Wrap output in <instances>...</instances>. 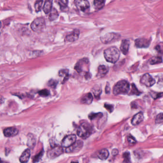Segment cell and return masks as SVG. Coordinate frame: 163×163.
Listing matches in <instances>:
<instances>
[{
  "instance_id": "obj_1",
  "label": "cell",
  "mask_w": 163,
  "mask_h": 163,
  "mask_svg": "<svg viewBox=\"0 0 163 163\" xmlns=\"http://www.w3.org/2000/svg\"><path fill=\"white\" fill-rule=\"evenodd\" d=\"M104 55L107 61L114 64L119 60L120 52L116 47H111L105 50Z\"/></svg>"
},
{
  "instance_id": "obj_2",
  "label": "cell",
  "mask_w": 163,
  "mask_h": 163,
  "mask_svg": "<svg viewBox=\"0 0 163 163\" xmlns=\"http://www.w3.org/2000/svg\"><path fill=\"white\" fill-rule=\"evenodd\" d=\"M130 89V84L124 80L118 82L114 87L113 93L115 95H125L128 93Z\"/></svg>"
},
{
  "instance_id": "obj_3",
  "label": "cell",
  "mask_w": 163,
  "mask_h": 163,
  "mask_svg": "<svg viewBox=\"0 0 163 163\" xmlns=\"http://www.w3.org/2000/svg\"><path fill=\"white\" fill-rule=\"evenodd\" d=\"M92 127L90 124L87 123H83L77 129V135L82 139H86L92 134Z\"/></svg>"
},
{
  "instance_id": "obj_4",
  "label": "cell",
  "mask_w": 163,
  "mask_h": 163,
  "mask_svg": "<svg viewBox=\"0 0 163 163\" xmlns=\"http://www.w3.org/2000/svg\"><path fill=\"white\" fill-rule=\"evenodd\" d=\"M46 26L44 19L42 18H38L35 19L31 24V29L33 32H41Z\"/></svg>"
},
{
  "instance_id": "obj_5",
  "label": "cell",
  "mask_w": 163,
  "mask_h": 163,
  "mask_svg": "<svg viewBox=\"0 0 163 163\" xmlns=\"http://www.w3.org/2000/svg\"><path fill=\"white\" fill-rule=\"evenodd\" d=\"M74 4L79 11L86 12L89 9L90 4L87 0H74Z\"/></svg>"
},
{
  "instance_id": "obj_6",
  "label": "cell",
  "mask_w": 163,
  "mask_h": 163,
  "mask_svg": "<svg viewBox=\"0 0 163 163\" xmlns=\"http://www.w3.org/2000/svg\"><path fill=\"white\" fill-rule=\"evenodd\" d=\"M64 150L61 146H55L48 153V157L53 159L63 154Z\"/></svg>"
},
{
  "instance_id": "obj_7",
  "label": "cell",
  "mask_w": 163,
  "mask_h": 163,
  "mask_svg": "<svg viewBox=\"0 0 163 163\" xmlns=\"http://www.w3.org/2000/svg\"><path fill=\"white\" fill-rule=\"evenodd\" d=\"M76 141V135H70L65 136L62 141V146L63 147L68 148L72 146Z\"/></svg>"
},
{
  "instance_id": "obj_8",
  "label": "cell",
  "mask_w": 163,
  "mask_h": 163,
  "mask_svg": "<svg viewBox=\"0 0 163 163\" xmlns=\"http://www.w3.org/2000/svg\"><path fill=\"white\" fill-rule=\"evenodd\" d=\"M83 143L82 141L78 140L74 143L72 146L66 148L65 152L68 153L78 152L83 147Z\"/></svg>"
},
{
  "instance_id": "obj_9",
  "label": "cell",
  "mask_w": 163,
  "mask_h": 163,
  "mask_svg": "<svg viewBox=\"0 0 163 163\" xmlns=\"http://www.w3.org/2000/svg\"><path fill=\"white\" fill-rule=\"evenodd\" d=\"M141 83L147 87H151L155 83V81L149 74L143 75L141 79Z\"/></svg>"
},
{
  "instance_id": "obj_10",
  "label": "cell",
  "mask_w": 163,
  "mask_h": 163,
  "mask_svg": "<svg viewBox=\"0 0 163 163\" xmlns=\"http://www.w3.org/2000/svg\"><path fill=\"white\" fill-rule=\"evenodd\" d=\"M120 35L118 34L114 33H109L101 37V41L104 44L111 43L114 40H117L119 38Z\"/></svg>"
},
{
  "instance_id": "obj_11",
  "label": "cell",
  "mask_w": 163,
  "mask_h": 163,
  "mask_svg": "<svg viewBox=\"0 0 163 163\" xmlns=\"http://www.w3.org/2000/svg\"><path fill=\"white\" fill-rule=\"evenodd\" d=\"M151 40L145 38H139L135 41V45L138 48H147L150 44Z\"/></svg>"
},
{
  "instance_id": "obj_12",
  "label": "cell",
  "mask_w": 163,
  "mask_h": 163,
  "mask_svg": "<svg viewBox=\"0 0 163 163\" xmlns=\"http://www.w3.org/2000/svg\"><path fill=\"white\" fill-rule=\"evenodd\" d=\"M18 130L15 127H8L3 131L4 136L7 137H11L15 136L18 134Z\"/></svg>"
},
{
  "instance_id": "obj_13",
  "label": "cell",
  "mask_w": 163,
  "mask_h": 163,
  "mask_svg": "<svg viewBox=\"0 0 163 163\" xmlns=\"http://www.w3.org/2000/svg\"><path fill=\"white\" fill-rule=\"evenodd\" d=\"M80 32L79 30L75 29L73 32L66 36L65 40L69 42H74L78 40Z\"/></svg>"
},
{
  "instance_id": "obj_14",
  "label": "cell",
  "mask_w": 163,
  "mask_h": 163,
  "mask_svg": "<svg viewBox=\"0 0 163 163\" xmlns=\"http://www.w3.org/2000/svg\"><path fill=\"white\" fill-rule=\"evenodd\" d=\"M143 119L144 117L143 113L142 112L138 113L132 118V124L134 126H137L143 120Z\"/></svg>"
},
{
  "instance_id": "obj_15",
  "label": "cell",
  "mask_w": 163,
  "mask_h": 163,
  "mask_svg": "<svg viewBox=\"0 0 163 163\" xmlns=\"http://www.w3.org/2000/svg\"><path fill=\"white\" fill-rule=\"evenodd\" d=\"M31 155V152L29 149L25 150L19 158L20 162L21 163H27L29 160Z\"/></svg>"
},
{
  "instance_id": "obj_16",
  "label": "cell",
  "mask_w": 163,
  "mask_h": 163,
  "mask_svg": "<svg viewBox=\"0 0 163 163\" xmlns=\"http://www.w3.org/2000/svg\"><path fill=\"white\" fill-rule=\"evenodd\" d=\"M130 47V41L128 40H124L123 41L121 46V51L124 55H126L128 52L129 49Z\"/></svg>"
},
{
  "instance_id": "obj_17",
  "label": "cell",
  "mask_w": 163,
  "mask_h": 163,
  "mask_svg": "<svg viewBox=\"0 0 163 163\" xmlns=\"http://www.w3.org/2000/svg\"><path fill=\"white\" fill-rule=\"evenodd\" d=\"M43 11L46 14L51 12L52 10V0H46L44 5L43 6Z\"/></svg>"
},
{
  "instance_id": "obj_18",
  "label": "cell",
  "mask_w": 163,
  "mask_h": 163,
  "mask_svg": "<svg viewBox=\"0 0 163 163\" xmlns=\"http://www.w3.org/2000/svg\"><path fill=\"white\" fill-rule=\"evenodd\" d=\"M109 71L108 67L106 66L102 65L98 68V76L99 77H104L108 73Z\"/></svg>"
},
{
  "instance_id": "obj_19",
  "label": "cell",
  "mask_w": 163,
  "mask_h": 163,
  "mask_svg": "<svg viewBox=\"0 0 163 163\" xmlns=\"http://www.w3.org/2000/svg\"><path fill=\"white\" fill-rule=\"evenodd\" d=\"M93 97L91 93L86 94L81 99L82 104H90L92 103Z\"/></svg>"
},
{
  "instance_id": "obj_20",
  "label": "cell",
  "mask_w": 163,
  "mask_h": 163,
  "mask_svg": "<svg viewBox=\"0 0 163 163\" xmlns=\"http://www.w3.org/2000/svg\"><path fill=\"white\" fill-rule=\"evenodd\" d=\"M109 155V153L106 149H102L99 151L98 153V157L102 160H105L107 159Z\"/></svg>"
},
{
  "instance_id": "obj_21",
  "label": "cell",
  "mask_w": 163,
  "mask_h": 163,
  "mask_svg": "<svg viewBox=\"0 0 163 163\" xmlns=\"http://www.w3.org/2000/svg\"><path fill=\"white\" fill-rule=\"evenodd\" d=\"M36 138L32 134L29 135H28V139H27V144L28 147L31 148H33L36 144Z\"/></svg>"
},
{
  "instance_id": "obj_22",
  "label": "cell",
  "mask_w": 163,
  "mask_h": 163,
  "mask_svg": "<svg viewBox=\"0 0 163 163\" xmlns=\"http://www.w3.org/2000/svg\"><path fill=\"white\" fill-rule=\"evenodd\" d=\"M105 0H94V5L97 9L100 10L104 6Z\"/></svg>"
},
{
  "instance_id": "obj_23",
  "label": "cell",
  "mask_w": 163,
  "mask_h": 163,
  "mask_svg": "<svg viewBox=\"0 0 163 163\" xmlns=\"http://www.w3.org/2000/svg\"><path fill=\"white\" fill-rule=\"evenodd\" d=\"M163 61L162 58L159 56H154L150 60L149 63L150 64L154 65V64H158L162 63Z\"/></svg>"
},
{
  "instance_id": "obj_24",
  "label": "cell",
  "mask_w": 163,
  "mask_h": 163,
  "mask_svg": "<svg viewBox=\"0 0 163 163\" xmlns=\"http://www.w3.org/2000/svg\"><path fill=\"white\" fill-rule=\"evenodd\" d=\"M58 17H59V13L58 11H56V10L55 8H53L51 11V12H50L49 19L50 21H54L57 19Z\"/></svg>"
},
{
  "instance_id": "obj_25",
  "label": "cell",
  "mask_w": 163,
  "mask_h": 163,
  "mask_svg": "<svg viewBox=\"0 0 163 163\" xmlns=\"http://www.w3.org/2000/svg\"><path fill=\"white\" fill-rule=\"evenodd\" d=\"M43 3V0H38L35 3V8L36 12H39L40 11H41Z\"/></svg>"
},
{
  "instance_id": "obj_26",
  "label": "cell",
  "mask_w": 163,
  "mask_h": 163,
  "mask_svg": "<svg viewBox=\"0 0 163 163\" xmlns=\"http://www.w3.org/2000/svg\"><path fill=\"white\" fill-rule=\"evenodd\" d=\"M123 163H131V157L130 153L126 152L123 154Z\"/></svg>"
},
{
  "instance_id": "obj_27",
  "label": "cell",
  "mask_w": 163,
  "mask_h": 163,
  "mask_svg": "<svg viewBox=\"0 0 163 163\" xmlns=\"http://www.w3.org/2000/svg\"><path fill=\"white\" fill-rule=\"evenodd\" d=\"M43 154H44V151L42 150L41 152H40L39 154L35 156L33 159V163H36L39 162V161L41 159L42 157L43 156Z\"/></svg>"
},
{
  "instance_id": "obj_28",
  "label": "cell",
  "mask_w": 163,
  "mask_h": 163,
  "mask_svg": "<svg viewBox=\"0 0 163 163\" xmlns=\"http://www.w3.org/2000/svg\"><path fill=\"white\" fill-rule=\"evenodd\" d=\"M93 92L94 95L96 97H99L100 94H101V93H102V89L100 87L96 86L93 89Z\"/></svg>"
},
{
  "instance_id": "obj_29",
  "label": "cell",
  "mask_w": 163,
  "mask_h": 163,
  "mask_svg": "<svg viewBox=\"0 0 163 163\" xmlns=\"http://www.w3.org/2000/svg\"><path fill=\"white\" fill-rule=\"evenodd\" d=\"M58 3L61 8H65L68 6V0H59Z\"/></svg>"
},
{
  "instance_id": "obj_30",
  "label": "cell",
  "mask_w": 163,
  "mask_h": 163,
  "mask_svg": "<svg viewBox=\"0 0 163 163\" xmlns=\"http://www.w3.org/2000/svg\"><path fill=\"white\" fill-rule=\"evenodd\" d=\"M131 93L132 95H140V92L138 90L137 87L134 84H132V90H131Z\"/></svg>"
},
{
  "instance_id": "obj_31",
  "label": "cell",
  "mask_w": 163,
  "mask_h": 163,
  "mask_svg": "<svg viewBox=\"0 0 163 163\" xmlns=\"http://www.w3.org/2000/svg\"><path fill=\"white\" fill-rule=\"evenodd\" d=\"M38 94H39L40 96L46 97V96H47L49 95L50 93L47 90L44 89L39 91Z\"/></svg>"
},
{
  "instance_id": "obj_32",
  "label": "cell",
  "mask_w": 163,
  "mask_h": 163,
  "mask_svg": "<svg viewBox=\"0 0 163 163\" xmlns=\"http://www.w3.org/2000/svg\"><path fill=\"white\" fill-rule=\"evenodd\" d=\"M68 70H61L59 73V75L61 76V77L65 76V77L67 78L68 77Z\"/></svg>"
},
{
  "instance_id": "obj_33",
  "label": "cell",
  "mask_w": 163,
  "mask_h": 163,
  "mask_svg": "<svg viewBox=\"0 0 163 163\" xmlns=\"http://www.w3.org/2000/svg\"><path fill=\"white\" fill-rule=\"evenodd\" d=\"M127 139H128L129 143L130 144H134L137 142V141L135 140V138L131 135L128 136Z\"/></svg>"
},
{
  "instance_id": "obj_34",
  "label": "cell",
  "mask_w": 163,
  "mask_h": 163,
  "mask_svg": "<svg viewBox=\"0 0 163 163\" xmlns=\"http://www.w3.org/2000/svg\"><path fill=\"white\" fill-rule=\"evenodd\" d=\"M155 122L157 123H160L163 122V114H160L157 116Z\"/></svg>"
},
{
  "instance_id": "obj_35",
  "label": "cell",
  "mask_w": 163,
  "mask_h": 163,
  "mask_svg": "<svg viewBox=\"0 0 163 163\" xmlns=\"http://www.w3.org/2000/svg\"><path fill=\"white\" fill-rule=\"evenodd\" d=\"M57 84H58L57 81L54 80L49 81V82H48V85H49V86H51L52 88H55L56 85H57Z\"/></svg>"
},
{
  "instance_id": "obj_36",
  "label": "cell",
  "mask_w": 163,
  "mask_h": 163,
  "mask_svg": "<svg viewBox=\"0 0 163 163\" xmlns=\"http://www.w3.org/2000/svg\"><path fill=\"white\" fill-rule=\"evenodd\" d=\"M99 116H102V114L98 113V114H91L89 115V118L91 120L95 119V118Z\"/></svg>"
},
{
  "instance_id": "obj_37",
  "label": "cell",
  "mask_w": 163,
  "mask_h": 163,
  "mask_svg": "<svg viewBox=\"0 0 163 163\" xmlns=\"http://www.w3.org/2000/svg\"><path fill=\"white\" fill-rule=\"evenodd\" d=\"M104 106L106 108V109L108 110V111L109 112H110V113L112 112V111L114 110V106H112V105L105 104Z\"/></svg>"
},
{
  "instance_id": "obj_38",
  "label": "cell",
  "mask_w": 163,
  "mask_h": 163,
  "mask_svg": "<svg viewBox=\"0 0 163 163\" xmlns=\"http://www.w3.org/2000/svg\"><path fill=\"white\" fill-rule=\"evenodd\" d=\"M118 153H119V151L116 149H114L112 151V153H111V154L114 156L117 155Z\"/></svg>"
},
{
  "instance_id": "obj_39",
  "label": "cell",
  "mask_w": 163,
  "mask_h": 163,
  "mask_svg": "<svg viewBox=\"0 0 163 163\" xmlns=\"http://www.w3.org/2000/svg\"><path fill=\"white\" fill-rule=\"evenodd\" d=\"M105 91L106 93L107 94H108L109 93H110V86H109V85H107V86H106L105 88Z\"/></svg>"
},
{
  "instance_id": "obj_40",
  "label": "cell",
  "mask_w": 163,
  "mask_h": 163,
  "mask_svg": "<svg viewBox=\"0 0 163 163\" xmlns=\"http://www.w3.org/2000/svg\"><path fill=\"white\" fill-rule=\"evenodd\" d=\"M1 163H7V162H5V161H3L1 160Z\"/></svg>"
},
{
  "instance_id": "obj_41",
  "label": "cell",
  "mask_w": 163,
  "mask_h": 163,
  "mask_svg": "<svg viewBox=\"0 0 163 163\" xmlns=\"http://www.w3.org/2000/svg\"><path fill=\"white\" fill-rule=\"evenodd\" d=\"M71 163H79L78 162H76V161H72L71 162Z\"/></svg>"
}]
</instances>
